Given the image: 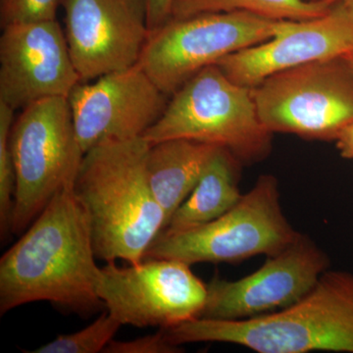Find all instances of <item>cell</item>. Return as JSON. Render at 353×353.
Segmentation results:
<instances>
[{"mask_svg":"<svg viewBox=\"0 0 353 353\" xmlns=\"http://www.w3.org/2000/svg\"><path fill=\"white\" fill-rule=\"evenodd\" d=\"M122 325L108 311L87 328L75 333L60 334L55 340L30 352L32 353L103 352Z\"/></svg>","mask_w":353,"mask_h":353,"instance_id":"18","label":"cell"},{"mask_svg":"<svg viewBox=\"0 0 353 353\" xmlns=\"http://www.w3.org/2000/svg\"><path fill=\"white\" fill-rule=\"evenodd\" d=\"M81 83L57 20L11 25L0 37V101L14 110L68 97Z\"/></svg>","mask_w":353,"mask_h":353,"instance_id":"13","label":"cell"},{"mask_svg":"<svg viewBox=\"0 0 353 353\" xmlns=\"http://www.w3.org/2000/svg\"><path fill=\"white\" fill-rule=\"evenodd\" d=\"M343 6L347 7V10L353 15V0H341Z\"/></svg>","mask_w":353,"mask_h":353,"instance_id":"25","label":"cell"},{"mask_svg":"<svg viewBox=\"0 0 353 353\" xmlns=\"http://www.w3.org/2000/svg\"><path fill=\"white\" fill-rule=\"evenodd\" d=\"M353 52V15L336 0L319 17L281 20L263 43L221 59L217 64L233 82L253 88L274 74Z\"/></svg>","mask_w":353,"mask_h":353,"instance_id":"14","label":"cell"},{"mask_svg":"<svg viewBox=\"0 0 353 353\" xmlns=\"http://www.w3.org/2000/svg\"><path fill=\"white\" fill-rule=\"evenodd\" d=\"M150 148L139 137L101 141L83 154L74 194L88 216L97 259L106 263H141L166 227L148 181Z\"/></svg>","mask_w":353,"mask_h":353,"instance_id":"2","label":"cell"},{"mask_svg":"<svg viewBox=\"0 0 353 353\" xmlns=\"http://www.w3.org/2000/svg\"><path fill=\"white\" fill-rule=\"evenodd\" d=\"M336 1V0H173L171 18L183 19L206 13L248 12L272 20H307L324 15Z\"/></svg>","mask_w":353,"mask_h":353,"instance_id":"17","label":"cell"},{"mask_svg":"<svg viewBox=\"0 0 353 353\" xmlns=\"http://www.w3.org/2000/svg\"><path fill=\"white\" fill-rule=\"evenodd\" d=\"M81 82L138 64L150 36L148 0H60Z\"/></svg>","mask_w":353,"mask_h":353,"instance_id":"12","label":"cell"},{"mask_svg":"<svg viewBox=\"0 0 353 353\" xmlns=\"http://www.w3.org/2000/svg\"><path fill=\"white\" fill-rule=\"evenodd\" d=\"M16 194L10 233L22 234L58 192L73 187L83 154L68 97L22 109L10 134Z\"/></svg>","mask_w":353,"mask_h":353,"instance_id":"6","label":"cell"},{"mask_svg":"<svg viewBox=\"0 0 353 353\" xmlns=\"http://www.w3.org/2000/svg\"><path fill=\"white\" fill-rule=\"evenodd\" d=\"M329 267L324 250L309 236L299 234L294 243L269 256L250 275L236 281L213 278L199 317L248 319L289 307L314 288Z\"/></svg>","mask_w":353,"mask_h":353,"instance_id":"10","label":"cell"},{"mask_svg":"<svg viewBox=\"0 0 353 353\" xmlns=\"http://www.w3.org/2000/svg\"><path fill=\"white\" fill-rule=\"evenodd\" d=\"M272 132L262 124L252 88L233 82L218 65L202 69L172 95L143 138L185 139L226 148L241 164L268 157Z\"/></svg>","mask_w":353,"mask_h":353,"instance_id":"4","label":"cell"},{"mask_svg":"<svg viewBox=\"0 0 353 353\" xmlns=\"http://www.w3.org/2000/svg\"><path fill=\"white\" fill-rule=\"evenodd\" d=\"M219 148L185 139L150 145L146 161L148 181L167 223L192 194Z\"/></svg>","mask_w":353,"mask_h":353,"instance_id":"15","label":"cell"},{"mask_svg":"<svg viewBox=\"0 0 353 353\" xmlns=\"http://www.w3.org/2000/svg\"><path fill=\"white\" fill-rule=\"evenodd\" d=\"M336 141L341 157L353 160V121L341 130Z\"/></svg>","mask_w":353,"mask_h":353,"instance_id":"23","label":"cell"},{"mask_svg":"<svg viewBox=\"0 0 353 353\" xmlns=\"http://www.w3.org/2000/svg\"><path fill=\"white\" fill-rule=\"evenodd\" d=\"M173 345L226 343L259 353H353V274L327 270L289 307L241 320L197 317L165 329Z\"/></svg>","mask_w":353,"mask_h":353,"instance_id":"3","label":"cell"},{"mask_svg":"<svg viewBox=\"0 0 353 353\" xmlns=\"http://www.w3.org/2000/svg\"><path fill=\"white\" fill-rule=\"evenodd\" d=\"M252 88L272 134L330 141L353 121V73L343 58L285 70Z\"/></svg>","mask_w":353,"mask_h":353,"instance_id":"8","label":"cell"},{"mask_svg":"<svg viewBox=\"0 0 353 353\" xmlns=\"http://www.w3.org/2000/svg\"><path fill=\"white\" fill-rule=\"evenodd\" d=\"M85 209L73 187L58 192L0 259V314L48 301L90 314L104 307L101 268Z\"/></svg>","mask_w":353,"mask_h":353,"instance_id":"1","label":"cell"},{"mask_svg":"<svg viewBox=\"0 0 353 353\" xmlns=\"http://www.w3.org/2000/svg\"><path fill=\"white\" fill-rule=\"evenodd\" d=\"M60 0H0V25L28 24L57 20Z\"/></svg>","mask_w":353,"mask_h":353,"instance_id":"20","label":"cell"},{"mask_svg":"<svg viewBox=\"0 0 353 353\" xmlns=\"http://www.w3.org/2000/svg\"><path fill=\"white\" fill-rule=\"evenodd\" d=\"M284 214L277 179L260 176L250 192L217 219L185 231L161 232L143 259L236 263L282 252L299 236Z\"/></svg>","mask_w":353,"mask_h":353,"instance_id":"5","label":"cell"},{"mask_svg":"<svg viewBox=\"0 0 353 353\" xmlns=\"http://www.w3.org/2000/svg\"><path fill=\"white\" fill-rule=\"evenodd\" d=\"M343 61L353 73V52L343 57Z\"/></svg>","mask_w":353,"mask_h":353,"instance_id":"24","label":"cell"},{"mask_svg":"<svg viewBox=\"0 0 353 353\" xmlns=\"http://www.w3.org/2000/svg\"><path fill=\"white\" fill-rule=\"evenodd\" d=\"M97 294L106 311L122 326L171 328L201 315L208 285L178 260L143 259L101 268Z\"/></svg>","mask_w":353,"mask_h":353,"instance_id":"9","label":"cell"},{"mask_svg":"<svg viewBox=\"0 0 353 353\" xmlns=\"http://www.w3.org/2000/svg\"><path fill=\"white\" fill-rule=\"evenodd\" d=\"M280 21L248 12L171 18L150 31L138 64L171 97L202 69L271 39Z\"/></svg>","mask_w":353,"mask_h":353,"instance_id":"7","label":"cell"},{"mask_svg":"<svg viewBox=\"0 0 353 353\" xmlns=\"http://www.w3.org/2000/svg\"><path fill=\"white\" fill-rule=\"evenodd\" d=\"M178 345H173L167 339L165 329L157 334L143 336L136 340L111 341L103 352L106 353H176L181 352Z\"/></svg>","mask_w":353,"mask_h":353,"instance_id":"21","label":"cell"},{"mask_svg":"<svg viewBox=\"0 0 353 353\" xmlns=\"http://www.w3.org/2000/svg\"><path fill=\"white\" fill-rule=\"evenodd\" d=\"M240 160L219 148L190 196L176 209L162 232L176 233L217 219L243 196L239 189Z\"/></svg>","mask_w":353,"mask_h":353,"instance_id":"16","label":"cell"},{"mask_svg":"<svg viewBox=\"0 0 353 353\" xmlns=\"http://www.w3.org/2000/svg\"><path fill=\"white\" fill-rule=\"evenodd\" d=\"M169 99L139 64L79 83L68 101L83 152L101 141L143 137Z\"/></svg>","mask_w":353,"mask_h":353,"instance_id":"11","label":"cell"},{"mask_svg":"<svg viewBox=\"0 0 353 353\" xmlns=\"http://www.w3.org/2000/svg\"><path fill=\"white\" fill-rule=\"evenodd\" d=\"M172 4L173 0H148V23L150 31L170 19Z\"/></svg>","mask_w":353,"mask_h":353,"instance_id":"22","label":"cell"},{"mask_svg":"<svg viewBox=\"0 0 353 353\" xmlns=\"http://www.w3.org/2000/svg\"><path fill=\"white\" fill-rule=\"evenodd\" d=\"M15 110L0 101V232L6 239L10 233V221L12 216L16 194V174L10 134L14 123Z\"/></svg>","mask_w":353,"mask_h":353,"instance_id":"19","label":"cell"}]
</instances>
